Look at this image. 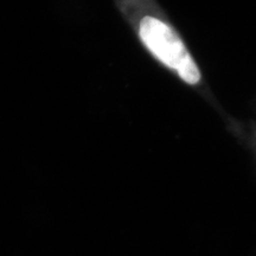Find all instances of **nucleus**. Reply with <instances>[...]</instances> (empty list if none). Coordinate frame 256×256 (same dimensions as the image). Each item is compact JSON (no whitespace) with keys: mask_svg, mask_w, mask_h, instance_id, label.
Here are the masks:
<instances>
[{"mask_svg":"<svg viewBox=\"0 0 256 256\" xmlns=\"http://www.w3.org/2000/svg\"><path fill=\"white\" fill-rule=\"evenodd\" d=\"M139 34L147 49L160 62L174 70L183 81L188 84H197L200 81L196 62L177 32L164 20L153 14H145L140 19Z\"/></svg>","mask_w":256,"mask_h":256,"instance_id":"f257e3e1","label":"nucleus"}]
</instances>
